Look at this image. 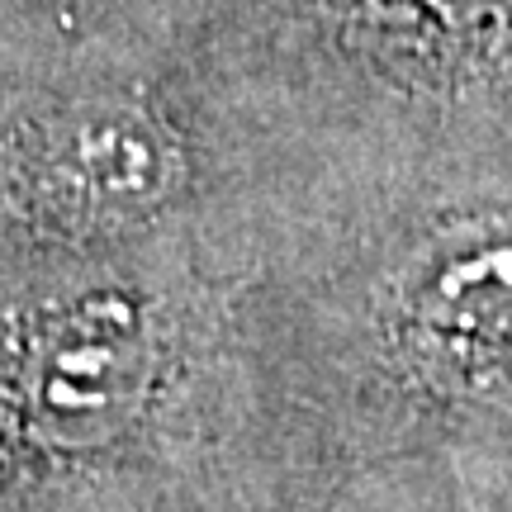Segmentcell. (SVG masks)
<instances>
[{"instance_id": "cell-1", "label": "cell", "mask_w": 512, "mask_h": 512, "mask_svg": "<svg viewBox=\"0 0 512 512\" xmlns=\"http://www.w3.org/2000/svg\"><path fill=\"white\" fill-rule=\"evenodd\" d=\"M152 380V351L128 309L95 304L38 337L19 370V413L38 441L95 446L124 432Z\"/></svg>"}, {"instance_id": "cell-2", "label": "cell", "mask_w": 512, "mask_h": 512, "mask_svg": "<svg viewBox=\"0 0 512 512\" xmlns=\"http://www.w3.org/2000/svg\"><path fill=\"white\" fill-rule=\"evenodd\" d=\"M181 143L157 114L138 105L76 110L38 152V185L81 219H133L181 185Z\"/></svg>"}, {"instance_id": "cell-3", "label": "cell", "mask_w": 512, "mask_h": 512, "mask_svg": "<svg viewBox=\"0 0 512 512\" xmlns=\"http://www.w3.org/2000/svg\"><path fill=\"white\" fill-rule=\"evenodd\" d=\"M408 304L437 332H512V223H470L432 242L408 275Z\"/></svg>"}]
</instances>
